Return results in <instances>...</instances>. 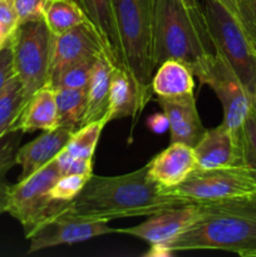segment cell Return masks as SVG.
<instances>
[{"label":"cell","instance_id":"6da1fadb","mask_svg":"<svg viewBox=\"0 0 256 257\" xmlns=\"http://www.w3.org/2000/svg\"><path fill=\"white\" fill-rule=\"evenodd\" d=\"M183 205L188 202L167 195L151 180L148 165H145L140 170L113 177L92 175L82 192L58 215L109 222L118 218L150 217Z\"/></svg>","mask_w":256,"mask_h":257},{"label":"cell","instance_id":"7a4b0ae2","mask_svg":"<svg viewBox=\"0 0 256 257\" xmlns=\"http://www.w3.org/2000/svg\"><path fill=\"white\" fill-rule=\"evenodd\" d=\"M197 220L150 255L170 256L193 250H222L242 257L256 255V195L223 202L200 203Z\"/></svg>","mask_w":256,"mask_h":257},{"label":"cell","instance_id":"3957f363","mask_svg":"<svg viewBox=\"0 0 256 257\" xmlns=\"http://www.w3.org/2000/svg\"><path fill=\"white\" fill-rule=\"evenodd\" d=\"M155 0H112L122 67L132 78L141 115L152 94Z\"/></svg>","mask_w":256,"mask_h":257},{"label":"cell","instance_id":"277c9868","mask_svg":"<svg viewBox=\"0 0 256 257\" xmlns=\"http://www.w3.org/2000/svg\"><path fill=\"white\" fill-rule=\"evenodd\" d=\"M215 53L205 14H193L181 0H155L153 62L156 68L165 60L177 59L192 70L201 60Z\"/></svg>","mask_w":256,"mask_h":257},{"label":"cell","instance_id":"5b68a950","mask_svg":"<svg viewBox=\"0 0 256 257\" xmlns=\"http://www.w3.org/2000/svg\"><path fill=\"white\" fill-rule=\"evenodd\" d=\"M208 33L216 50L225 58L248 92L256 97V47L240 20L218 0H202Z\"/></svg>","mask_w":256,"mask_h":257},{"label":"cell","instance_id":"8992f818","mask_svg":"<svg viewBox=\"0 0 256 257\" xmlns=\"http://www.w3.org/2000/svg\"><path fill=\"white\" fill-rule=\"evenodd\" d=\"M62 176L57 158L12 186L7 212L20 222L25 237L42 223L57 216L67 203L54 201L50 190Z\"/></svg>","mask_w":256,"mask_h":257},{"label":"cell","instance_id":"52a82bcc","mask_svg":"<svg viewBox=\"0 0 256 257\" xmlns=\"http://www.w3.org/2000/svg\"><path fill=\"white\" fill-rule=\"evenodd\" d=\"M167 195L188 203H213L256 195V170L250 166L196 170Z\"/></svg>","mask_w":256,"mask_h":257},{"label":"cell","instance_id":"ba28073f","mask_svg":"<svg viewBox=\"0 0 256 257\" xmlns=\"http://www.w3.org/2000/svg\"><path fill=\"white\" fill-rule=\"evenodd\" d=\"M14 75L23 88L25 103L47 85L52 34L44 20H33L18 25L10 39Z\"/></svg>","mask_w":256,"mask_h":257},{"label":"cell","instance_id":"9c48e42d","mask_svg":"<svg viewBox=\"0 0 256 257\" xmlns=\"http://www.w3.org/2000/svg\"><path fill=\"white\" fill-rule=\"evenodd\" d=\"M201 84H207L216 93L223 108L222 123L241 137L243 123L255 103V95L243 85L227 60L216 50L192 68Z\"/></svg>","mask_w":256,"mask_h":257},{"label":"cell","instance_id":"30bf717a","mask_svg":"<svg viewBox=\"0 0 256 257\" xmlns=\"http://www.w3.org/2000/svg\"><path fill=\"white\" fill-rule=\"evenodd\" d=\"M109 233H115V228L109 227L107 221L57 215L42 223L28 236L27 240L30 241L28 253H34L54 246L73 245Z\"/></svg>","mask_w":256,"mask_h":257},{"label":"cell","instance_id":"8fae6325","mask_svg":"<svg viewBox=\"0 0 256 257\" xmlns=\"http://www.w3.org/2000/svg\"><path fill=\"white\" fill-rule=\"evenodd\" d=\"M105 55L99 37L89 23L80 24L58 37L52 35L47 85L52 87L67 68L85 58Z\"/></svg>","mask_w":256,"mask_h":257},{"label":"cell","instance_id":"7c38bea8","mask_svg":"<svg viewBox=\"0 0 256 257\" xmlns=\"http://www.w3.org/2000/svg\"><path fill=\"white\" fill-rule=\"evenodd\" d=\"M200 212V203H188L151 215L148 220L133 227L115 228V233L133 236L151 243V246L165 245L190 227Z\"/></svg>","mask_w":256,"mask_h":257},{"label":"cell","instance_id":"4fadbf2b","mask_svg":"<svg viewBox=\"0 0 256 257\" xmlns=\"http://www.w3.org/2000/svg\"><path fill=\"white\" fill-rule=\"evenodd\" d=\"M193 150L197 170H216L245 165L241 137L236 136L223 123L212 130H206Z\"/></svg>","mask_w":256,"mask_h":257},{"label":"cell","instance_id":"5bb4252c","mask_svg":"<svg viewBox=\"0 0 256 257\" xmlns=\"http://www.w3.org/2000/svg\"><path fill=\"white\" fill-rule=\"evenodd\" d=\"M148 165V176L162 190L181 185L193 171L197 170L195 150L186 143L172 142L158 153Z\"/></svg>","mask_w":256,"mask_h":257},{"label":"cell","instance_id":"9a60e30c","mask_svg":"<svg viewBox=\"0 0 256 257\" xmlns=\"http://www.w3.org/2000/svg\"><path fill=\"white\" fill-rule=\"evenodd\" d=\"M157 103L170 122L171 143L181 142L195 147L206 128L201 122L193 93L180 97H157Z\"/></svg>","mask_w":256,"mask_h":257},{"label":"cell","instance_id":"2e32d148","mask_svg":"<svg viewBox=\"0 0 256 257\" xmlns=\"http://www.w3.org/2000/svg\"><path fill=\"white\" fill-rule=\"evenodd\" d=\"M77 128L69 124H59L52 131L44 133L19 147L17 152V165L22 167L19 180L28 177L54 160L60 151L64 150Z\"/></svg>","mask_w":256,"mask_h":257},{"label":"cell","instance_id":"e0dca14e","mask_svg":"<svg viewBox=\"0 0 256 257\" xmlns=\"http://www.w3.org/2000/svg\"><path fill=\"white\" fill-rule=\"evenodd\" d=\"M59 125L54 89L44 85L28 99L15 123L13 132L32 133L35 131H52Z\"/></svg>","mask_w":256,"mask_h":257},{"label":"cell","instance_id":"ac0fdd59","mask_svg":"<svg viewBox=\"0 0 256 257\" xmlns=\"http://www.w3.org/2000/svg\"><path fill=\"white\" fill-rule=\"evenodd\" d=\"M99 37L105 54L114 67H122L119 42L115 32L112 0H74Z\"/></svg>","mask_w":256,"mask_h":257},{"label":"cell","instance_id":"d6986e66","mask_svg":"<svg viewBox=\"0 0 256 257\" xmlns=\"http://www.w3.org/2000/svg\"><path fill=\"white\" fill-rule=\"evenodd\" d=\"M113 67L114 65L105 55H100L95 60L87 89V104L79 127L97 122L103 118L105 119L109 105L110 75Z\"/></svg>","mask_w":256,"mask_h":257},{"label":"cell","instance_id":"ffe728a7","mask_svg":"<svg viewBox=\"0 0 256 257\" xmlns=\"http://www.w3.org/2000/svg\"><path fill=\"white\" fill-rule=\"evenodd\" d=\"M156 69L151 87L157 97L171 98L193 93L195 75L187 64L177 59H168Z\"/></svg>","mask_w":256,"mask_h":257},{"label":"cell","instance_id":"44dd1931","mask_svg":"<svg viewBox=\"0 0 256 257\" xmlns=\"http://www.w3.org/2000/svg\"><path fill=\"white\" fill-rule=\"evenodd\" d=\"M124 117H133L137 119L138 100L132 78L120 67H113L110 75L109 105L105 114V120L120 119Z\"/></svg>","mask_w":256,"mask_h":257},{"label":"cell","instance_id":"7402d4cb","mask_svg":"<svg viewBox=\"0 0 256 257\" xmlns=\"http://www.w3.org/2000/svg\"><path fill=\"white\" fill-rule=\"evenodd\" d=\"M43 20L53 37H58L73 28L88 22L84 12L74 0H45Z\"/></svg>","mask_w":256,"mask_h":257},{"label":"cell","instance_id":"603a6c76","mask_svg":"<svg viewBox=\"0 0 256 257\" xmlns=\"http://www.w3.org/2000/svg\"><path fill=\"white\" fill-rule=\"evenodd\" d=\"M24 105L22 84L14 75L0 92V138L13 132Z\"/></svg>","mask_w":256,"mask_h":257},{"label":"cell","instance_id":"cb8c5ba5","mask_svg":"<svg viewBox=\"0 0 256 257\" xmlns=\"http://www.w3.org/2000/svg\"><path fill=\"white\" fill-rule=\"evenodd\" d=\"M58 108L59 124H69L78 130L87 104V89L53 88Z\"/></svg>","mask_w":256,"mask_h":257},{"label":"cell","instance_id":"d4e9b609","mask_svg":"<svg viewBox=\"0 0 256 257\" xmlns=\"http://www.w3.org/2000/svg\"><path fill=\"white\" fill-rule=\"evenodd\" d=\"M107 123V120L103 118L97 122H92L78 128L64 147L65 152L75 158L93 160L95 148L99 142V137Z\"/></svg>","mask_w":256,"mask_h":257},{"label":"cell","instance_id":"484cf974","mask_svg":"<svg viewBox=\"0 0 256 257\" xmlns=\"http://www.w3.org/2000/svg\"><path fill=\"white\" fill-rule=\"evenodd\" d=\"M97 58H85V59L70 65L58 77V79L50 88L62 87L73 88V89H88L93 65H94Z\"/></svg>","mask_w":256,"mask_h":257},{"label":"cell","instance_id":"4316f807","mask_svg":"<svg viewBox=\"0 0 256 257\" xmlns=\"http://www.w3.org/2000/svg\"><path fill=\"white\" fill-rule=\"evenodd\" d=\"M92 175H62L50 190V196L58 202H70L82 192Z\"/></svg>","mask_w":256,"mask_h":257},{"label":"cell","instance_id":"83f0119b","mask_svg":"<svg viewBox=\"0 0 256 257\" xmlns=\"http://www.w3.org/2000/svg\"><path fill=\"white\" fill-rule=\"evenodd\" d=\"M241 145L245 165L256 170V98L252 109L246 118L241 131Z\"/></svg>","mask_w":256,"mask_h":257},{"label":"cell","instance_id":"f1b7e54d","mask_svg":"<svg viewBox=\"0 0 256 257\" xmlns=\"http://www.w3.org/2000/svg\"><path fill=\"white\" fill-rule=\"evenodd\" d=\"M22 135L19 131H14L0 138V181L5 180L7 173L17 165V152Z\"/></svg>","mask_w":256,"mask_h":257},{"label":"cell","instance_id":"f546056e","mask_svg":"<svg viewBox=\"0 0 256 257\" xmlns=\"http://www.w3.org/2000/svg\"><path fill=\"white\" fill-rule=\"evenodd\" d=\"M55 158L62 175H92L93 173V160L72 157L64 150L60 151Z\"/></svg>","mask_w":256,"mask_h":257},{"label":"cell","instance_id":"4dcf8cb0","mask_svg":"<svg viewBox=\"0 0 256 257\" xmlns=\"http://www.w3.org/2000/svg\"><path fill=\"white\" fill-rule=\"evenodd\" d=\"M238 20L256 47V0H237Z\"/></svg>","mask_w":256,"mask_h":257},{"label":"cell","instance_id":"1f68e13d","mask_svg":"<svg viewBox=\"0 0 256 257\" xmlns=\"http://www.w3.org/2000/svg\"><path fill=\"white\" fill-rule=\"evenodd\" d=\"M45 0H14L19 25L23 23L43 19V5Z\"/></svg>","mask_w":256,"mask_h":257},{"label":"cell","instance_id":"d6a6232c","mask_svg":"<svg viewBox=\"0 0 256 257\" xmlns=\"http://www.w3.org/2000/svg\"><path fill=\"white\" fill-rule=\"evenodd\" d=\"M14 77L13 67V53L10 43L0 50V92L4 89L7 83Z\"/></svg>","mask_w":256,"mask_h":257},{"label":"cell","instance_id":"836d02e7","mask_svg":"<svg viewBox=\"0 0 256 257\" xmlns=\"http://www.w3.org/2000/svg\"><path fill=\"white\" fill-rule=\"evenodd\" d=\"M0 23L12 32H15L18 28L19 22L14 7V0H0Z\"/></svg>","mask_w":256,"mask_h":257},{"label":"cell","instance_id":"e575fe53","mask_svg":"<svg viewBox=\"0 0 256 257\" xmlns=\"http://www.w3.org/2000/svg\"><path fill=\"white\" fill-rule=\"evenodd\" d=\"M147 125L156 135H162L166 131L170 130V122L165 113H153L148 117Z\"/></svg>","mask_w":256,"mask_h":257},{"label":"cell","instance_id":"d590c367","mask_svg":"<svg viewBox=\"0 0 256 257\" xmlns=\"http://www.w3.org/2000/svg\"><path fill=\"white\" fill-rule=\"evenodd\" d=\"M12 186L5 180L0 181V215L7 212L8 201H9V193Z\"/></svg>","mask_w":256,"mask_h":257},{"label":"cell","instance_id":"8d00e7d4","mask_svg":"<svg viewBox=\"0 0 256 257\" xmlns=\"http://www.w3.org/2000/svg\"><path fill=\"white\" fill-rule=\"evenodd\" d=\"M13 34H14V32H12L10 29H8L5 25H3L2 23H0V50L9 44Z\"/></svg>","mask_w":256,"mask_h":257},{"label":"cell","instance_id":"74e56055","mask_svg":"<svg viewBox=\"0 0 256 257\" xmlns=\"http://www.w3.org/2000/svg\"><path fill=\"white\" fill-rule=\"evenodd\" d=\"M182 4L187 8L190 12H192L193 14H197V15H203V9H202V5L200 4L198 0H181Z\"/></svg>","mask_w":256,"mask_h":257},{"label":"cell","instance_id":"f35d334b","mask_svg":"<svg viewBox=\"0 0 256 257\" xmlns=\"http://www.w3.org/2000/svg\"><path fill=\"white\" fill-rule=\"evenodd\" d=\"M233 17L238 19V9H237V0H218Z\"/></svg>","mask_w":256,"mask_h":257},{"label":"cell","instance_id":"ab89813d","mask_svg":"<svg viewBox=\"0 0 256 257\" xmlns=\"http://www.w3.org/2000/svg\"><path fill=\"white\" fill-rule=\"evenodd\" d=\"M255 257H256V255H255Z\"/></svg>","mask_w":256,"mask_h":257}]
</instances>
